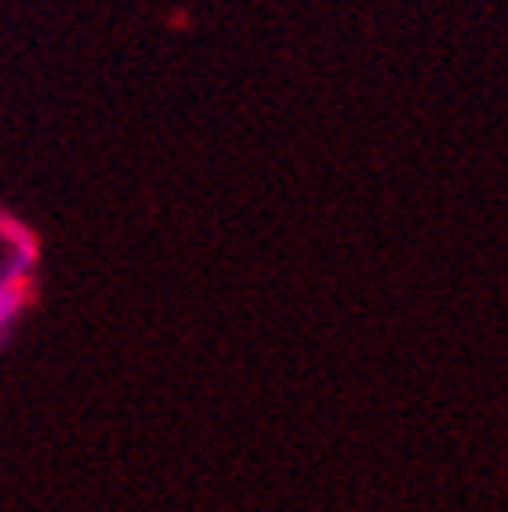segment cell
Listing matches in <instances>:
<instances>
[{"label": "cell", "mask_w": 508, "mask_h": 512, "mask_svg": "<svg viewBox=\"0 0 508 512\" xmlns=\"http://www.w3.org/2000/svg\"><path fill=\"white\" fill-rule=\"evenodd\" d=\"M11 306H15V302H11V291H8V287H0V324L8 320Z\"/></svg>", "instance_id": "1"}]
</instances>
